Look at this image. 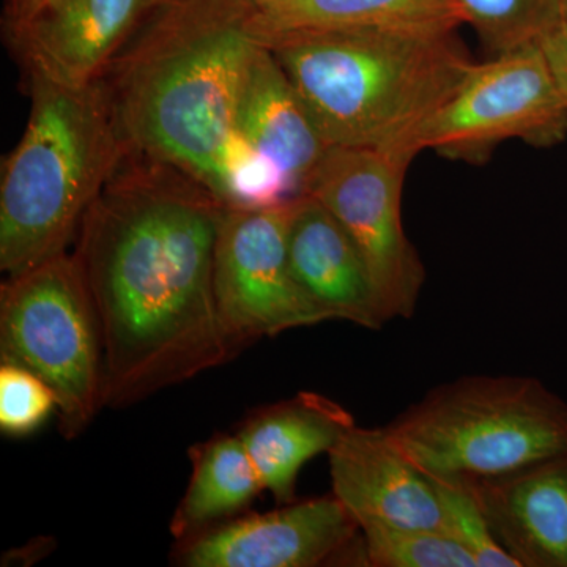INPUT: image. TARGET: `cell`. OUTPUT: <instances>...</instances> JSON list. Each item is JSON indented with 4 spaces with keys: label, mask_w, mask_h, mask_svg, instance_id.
Returning <instances> with one entry per match:
<instances>
[{
    "label": "cell",
    "mask_w": 567,
    "mask_h": 567,
    "mask_svg": "<svg viewBox=\"0 0 567 567\" xmlns=\"http://www.w3.org/2000/svg\"><path fill=\"white\" fill-rule=\"evenodd\" d=\"M331 494L357 524L439 529L442 513L432 477L386 427H354L328 453Z\"/></svg>",
    "instance_id": "7c38bea8"
},
{
    "label": "cell",
    "mask_w": 567,
    "mask_h": 567,
    "mask_svg": "<svg viewBox=\"0 0 567 567\" xmlns=\"http://www.w3.org/2000/svg\"><path fill=\"white\" fill-rule=\"evenodd\" d=\"M566 137L567 96L537 41L475 63L456 93L393 145L483 163L507 140L548 148Z\"/></svg>",
    "instance_id": "52a82bcc"
},
{
    "label": "cell",
    "mask_w": 567,
    "mask_h": 567,
    "mask_svg": "<svg viewBox=\"0 0 567 567\" xmlns=\"http://www.w3.org/2000/svg\"><path fill=\"white\" fill-rule=\"evenodd\" d=\"M50 2L51 0H6L3 25L7 33L17 31Z\"/></svg>",
    "instance_id": "d4e9b609"
},
{
    "label": "cell",
    "mask_w": 567,
    "mask_h": 567,
    "mask_svg": "<svg viewBox=\"0 0 567 567\" xmlns=\"http://www.w3.org/2000/svg\"><path fill=\"white\" fill-rule=\"evenodd\" d=\"M227 205L203 182L125 152L71 252L102 328L104 409H126L237 357L216 306Z\"/></svg>",
    "instance_id": "6da1fadb"
},
{
    "label": "cell",
    "mask_w": 567,
    "mask_h": 567,
    "mask_svg": "<svg viewBox=\"0 0 567 567\" xmlns=\"http://www.w3.org/2000/svg\"><path fill=\"white\" fill-rule=\"evenodd\" d=\"M354 425L352 413L333 399L301 391L256 410L237 435L262 477L265 491L278 505H286L297 499L303 466L319 454L330 453Z\"/></svg>",
    "instance_id": "9a60e30c"
},
{
    "label": "cell",
    "mask_w": 567,
    "mask_h": 567,
    "mask_svg": "<svg viewBox=\"0 0 567 567\" xmlns=\"http://www.w3.org/2000/svg\"><path fill=\"white\" fill-rule=\"evenodd\" d=\"M256 31L451 29L464 24L456 0H256Z\"/></svg>",
    "instance_id": "ac0fdd59"
},
{
    "label": "cell",
    "mask_w": 567,
    "mask_h": 567,
    "mask_svg": "<svg viewBox=\"0 0 567 567\" xmlns=\"http://www.w3.org/2000/svg\"><path fill=\"white\" fill-rule=\"evenodd\" d=\"M432 477L495 480L567 450V402L524 375H466L385 425Z\"/></svg>",
    "instance_id": "5b68a950"
},
{
    "label": "cell",
    "mask_w": 567,
    "mask_h": 567,
    "mask_svg": "<svg viewBox=\"0 0 567 567\" xmlns=\"http://www.w3.org/2000/svg\"><path fill=\"white\" fill-rule=\"evenodd\" d=\"M301 194L300 186L281 164L237 130L230 134L219 159V199L227 207L248 210L282 207Z\"/></svg>",
    "instance_id": "d6986e66"
},
{
    "label": "cell",
    "mask_w": 567,
    "mask_h": 567,
    "mask_svg": "<svg viewBox=\"0 0 567 567\" xmlns=\"http://www.w3.org/2000/svg\"><path fill=\"white\" fill-rule=\"evenodd\" d=\"M52 412H58V399L39 375L21 365H0V429L3 434L31 435Z\"/></svg>",
    "instance_id": "603a6c76"
},
{
    "label": "cell",
    "mask_w": 567,
    "mask_h": 567,
    "mask_svg": "<svg viewBox=\"0 0 567 567\" xmlns=\"http://www.w3.org/2000/svg\"><path fill=\"white\" fill-rule=\"evenodd\" d=\"M292 203L264 210L227 208L224 215L213 287L224 330L237 353L259 339L328 322L290 268L287 233Z\"/></svg>",
    "instance_id": "9c48e42d"
},
{
    "label": "cell",
    "mask_w": 567,
    "mask_h": 567,
    "mask_svg": "<svg viewBox=\"0 0 567 567\" xmlns=\"http://www.w3.org/2000/svg\"><path fill=\"white\" fill-rule=\"evenodd\" d=\"M290 268L303 292L330 320L380 330L383 319L363 257L344 226L311 194L292 203Z\"/></svg>",
    "instance_id": "4fadbf2b"
},
{
    "label": "cell",
    "mask_w": 567,
    "mask_h": 567,
    "mask_svg": "<svg viewBox=\"0 0 567 567\" xmlns=\"http://www.w3.org/2000/svg\"><path fill=\"white\" fill-rule=\"evenodd\" d=\"M563 2V14H565V20H567V0H561Z\"/></svg>",
    "instance_id": "484cf974"
},
{
    "label": "cell",
    "mask_w": 567,
    "mask_h": 567,
    "mask_svg": "<svg viewBox=\"0 0 567 567\" xmlns=\"http://www.w3.org/2000/svg\"><path fill=\"white\" fill-rule=\"evenodd\" d=\"M465 24L494 55L537 43L565 20L561 0H456Z\"/></svg>",
    "instance_id": "ffe728a7"
},
{
    "label": "cell",
    "mask_w": 567,
    "mask_h": 567,
    "mask_svg": "<svg viewBox=\"0 0 567 567\" xmlns=\"http://www.w3.org/2000/svg\"><path fill=\"white\" fill-rule=\"evenodd\" d=\"M192 477L169 529L177 543L238 517L265 491L237 434H219L189 450Z\"/></svg>",
    "instance_id": "e0dca14e"
},
{
    "label": "cell",
    "mask_w": 567,
    "mask_h": 567,
    "mask_svg": "<svg viewBox=\"0 0 567 567\" xmlns=\"http://www.w3.org/2000/svg\"><path fill=\"white\" fill-rule=\"evenodd\" d=\"M256 0H159L118 51L100 91L125 152L173 164L219 197L254 55Z\"/></svg>",
    "instance_id": "7a4b0ae2"
},
{
    "label": "cell",
    "mask_w": 567,
    "mask_h": 567,
    "mask_svg": "<svg viewBox=\"0 0 567 567\" xmlns=\"http://www.w3.org/2000/svg\"><path fill=\"white\" fill-rule=\"evenodd\" d=\"M0 360L28 369L54 391L66 440L87 431L104 409L102 328L70 252L0 287Z\"/></svg>",
    "instance_id": "8992f818"
},
{
    "label": "cell",
    "mask_w": 567,
    "mask_h": 567,
    "mask_svg": "<svg viewBox=\"0 0 567 567\" xmlns=\"http://www.w3.org/2000/svg\"><path fill=\"white\" fill-rule=\"evenodd\" d=\"M415 156L398 147H331L303 194L344 226L363 257L383 319H410L424 265L402 224V188Z\"/></svg>",
    "instance_id": "ba28073f"
},
{
    "label": "cell",
    "mask_w": 567,
    "mask_h": 567,
    "mask_svg": "<svg viewBox=\"0 0 567 567\" xmlns=\"http://www.w3.org/2000/svg\"><path fill=\"white\" fill-rule=\"evenodd\" d=\"M539 43L546 51L551 69L567 96V20L559 21L539 40Z\"/></svg>",
    "instance_id": "cb8c5ba5"
},
{
    "label": "cell",
    "mask_w": 567,
    "mask_h": 567,
    "mask_svg": "<svg viewBox=\"0 0 567 567\" xmlns=\"http://www.w3.org/2000/svg\"><path fill=\"white\" fill-rule=\"evenodd\" d=\"M260 40L330 147L404 140L475 66L451 29H308Z\"/></svg>",
    "instance_id": "3957f363"
},
{
    "label": "cell",
    "mask_w": 567,
    "mask_h": 567,
    "mask_svg": "<svg viewBox=\"0 0 567 567\" xmlns=\"http://www.w3.org/2000/svg\"><path fill=\"white\" fill-rule=\"evenodd\" d=\"M432 481L439 496L443 535L468 551L477 567H520L496 540L468 481L451 477H432Z\"/></svg>",
    "instance_id": "7402d4cb"
},
{
    "label": "cell",
    "mask_w": 567,
    "mask_h": 567,
    "mask_svg": "<svg viewBox=\"0 0 567 567\" xmlns=\"http://www.w3.org/2000/svg\"><path fill=\"white\" fill-rule=\"evenodd\" d=\"M360 525L333 494L248 514L177 543L183 567H316L352 548Z\"/></svg>",
    "instance_id": "30bf717a"
},
{
    "label": "cell",
    "mask_w": 567,
    "mask_h": 567,
    "mask_svg": "<svg viewBox=\"0 0 567 567\" xmlns=\"http://www.w3.org/2000/svg\"><path fill=\"white\" fill-rule=\"evenodd\" d=\"M25 74L31 112L0 182V270L7 276L69 252L125 155L99 84L73 89Z\"/></svg>",
    "instance_id": "277c9868"
},
{
    "label": "cell",
    "mask_w": 567,
    "mask_h": 567,
    "mask_svg": "<svg viewBox=\"0 0 567 567\" xmlns=\"http://www.w3.org/2000/svg\"><path fill=\"white\" fill-rule=\"evenodd\" d=\"M235 130L281 164L301 193L331 148L292 81L264 43L249 66Z\"/></svg>",
    "instance_id": "2e32d148"
},
{
    "label": "cell",
    "mask_w": 567,
    "mask_h": 567,
    "mask_svg": "<svg viewBox=\"0 0 567 567\" xmlns=\"http://www.w3.org/2000/svg\"><path fill=\"white\" fill-rule=\"evenodd\" d=\"M364 561L374 567H477L468 551L439 529L365 525Z\"/></svg>",
    "instance_id": "44dd1931"
},
{
    "label": "cell",
    "mask_w": 567,
    "mask_h": 567,
    "mask_svg": "<svg viewBox=\"0 0 567 567\" xmlns=\"http://www.w3.org/2000/svg\"><path fill=\"white\" fill-rule=\"evenodd\" d=\"M492 532L520 567H567V450L470 483Z\"/></svg>",
    "instance_id": "5bb4252c"
},
{
    "label": "cell",
    "mask_w": 567,
    "mask_h": 567,
    "mask_svg": "<svg viewBox=\"0 0 567 567\" xmlns=\"http://www.w3.org/2000/svg\"><path fill=\"white\" fill-rule=\"evenodd\" d=\"M159 0H51L9 32L25 73L82 89L103 76Z\"/></svg>",
    "instance_id": "8fae6325"
}]
</instances>
